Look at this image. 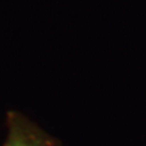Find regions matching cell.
Returning <instances> with one entry per match:
<instances>
[{
    "label": "cell",
    "instance_id": "obj_1",
    "mask_svg": "<svg viewBox=\"0 0 146 146\" xmlns=\"http://www.w3.org/2000/svg\"><path fill=\"white\" fill-rule=\"evenodd\" d=\"M3 146H62L52 135L17 111L6 115V138Z\"/></svg>",
    "mask_w": 146,
    "mask_h": 146
}]
</instances>
